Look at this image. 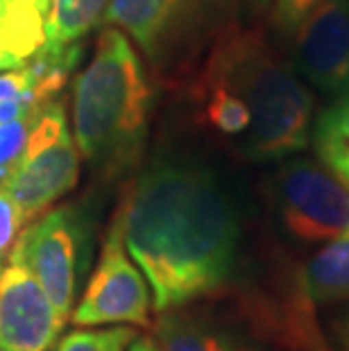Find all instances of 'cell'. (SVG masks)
I'll return each instance as SVG.
<instances>
[{
  "instance_id": "cell-1",
  "label": "cell",
  "mask_w": 349,
  "mask_h": 351,
  "mask_svg": "<svg viewBox=\"0 0 349 351\" xmlns=\"http://www.w3.org/2000/svg\"><path fill=\"white\" fill-rule=\"evenodd\" d=\"M118 222L157 313L218 293L232 279L241 220L209 170L186 161L152 163L130 189Z\"/></svg>"
},
{
  "instance_id": "cell-2",
  "label": "cell",
  "mask_w": 349,
  "mask_h": 351,
  "mask_svg": "<svg viewBox=\"0 0 349 351\" xmlns=\"http://www.w3.org/2000/svg\"><path fill=\"white\" fill-rule=\"evenodd\" d=\"M197 84H220L250 109L243 150L254 161H279L311 143L313 95L261 29L227 25L215 36Z\"/></svg>"
},
{
  "instance_id": "cell-3",
  "label": "cell",
  "mask_w": 349,
  "mask_h": 351,
  "mask_svg": "<svg viewBox=\"0 0 349 351\" xmlns=\"http://www.w3.org/2000/svg\"><path fill=\"white\" fill-rule=\"evenodd\" d=\"M152 86L139 52L121 27L102 29L91 62L73 84V138L105 175L134 163L152 114Z\"/></svg>"
},
{
  "instance_id": "cell-4",
  "label": "cell",
  "mask_w": 349,
  "mask_h": 351,
  "mask_svg": "<svg viewBox=\"0 0 349 351\" xmlns=\"http://www.w3.org/2000/svg\"><path fill=\"white\" fill-rule=\"evenodd\" d=\"M236 0H111L102 23L121 27L159 69L184 62L227 25Z\"/></svg>"
},
{
  "instance_id": "cell-5",
  "label": "cell",
  "mask_w": 349,
  "mask_h": 351,
  "mask_svg": "<svg viewBox=\"0 0 349 351\" xmlns=\"http://www.w3.org/2000/svg\"><path fill=\"white\" fill-rule=\"evenodd\" d=\"M80 150L69 132L62 102H50L36 116L25 150L0 186L19 202L25 222L43 215L57 199L75 189Z\"/></svg>"
},
{
  "instance_id": "cell-6",
  "label": "cell",
  "mask_w": 349,
  "mask_h": 351,
  "mask_svg": "<svg viewBox=\"0 0 349 351\" xmlns=\"http://www.w3.org/2000/svg\"><path fill=\"white\" fill-rule=\"evenodd\" d=\"M272 204L297 243H326L349 229V184L320 161H286L272 177Z\"/></svg>"
},
{
  "instance_id": "cell-7",
  "label": "cell",
  "mask_w": 349,
  "mask_h": 351,
  "mask_svg": "<svg viewBox=\"0 0 349 351\" xmlns=\"http://www.w3.org/2000/svg\"><path fill=\"white\" fill-rule=\"evenodd\" d=\"M71 319L77 326L150 324V286L139 265L132 263V256L125 252L118 218L109 229L100 261L80 304L71 313Z\"/></svg>"
},
{
  "instance_id": "cell-8",
  "label": "cell",
  "mask_w": 349,
  "mask_h": 351,
  "mask_svg": "<svg viewBox=\"0 0 349 351\" xmlns=\"http://www.w3.org/2000/svg\"><path fill=\"white\" fill-rule=\"evenodd\" d=\"M10 256L19 258L36 276L59 319L64 324L69 322L80 258V220L75 211L71 206L48 208L16 238Z\"/></svg>"
},
{
  "instance_id": "cell-9",
  "label": "cell",
  "mask_w": 349,
  "mask_h": 351,
  "mask_svg": "<svg viewBox=\"0 0 349 351\" xmlns=\"http://www.w3.org/2000/svg\"><path fill=\"white\" fill-rule=\"evenodd\" d=\"M295 71L326 98L349 95V0H320L295 32Z\"/></svg>"
},
{
  "instance_id": "cell-10",
  "label": "cell",
  "mask_w": 349,
  "mask_h": 351,
  "mask_svg": "<svg viewBox=\"0 0 349 351\" xmlns=\"http://www.w3.org/2000/svg\"><path fill=\"white\" fill-rule=\"evenodd\" d=\"M64 326L36 276L10 256V265L0 272V347L48 351Z\"/></svg>"
},
{
  "instance_id": "cell-11",
  "label": "cell",
  "mask_w": 349,
  "mask_h": 351,
  "mask_svg": "<svg viewBox=\"0 0 349 351\" xmlns=\"http://www.w3.org/2000/svg\"><path fill=\"white\" fill-rule=\"evenodd\" d=\"M53 0H0V71L21 69L46 46Z\"/></svg>"
},
{
  "instance_id": "cell-12",
  "label": "cell",
  "mask_w": 349,
  "mask_h": 351,
  "mask_svg": "<svg viewBox=\"0 0 349 351\" xmlns=\"http://www.w3.org/2000/svg\"><path fill=\"white\" fill-rule=\"evenodd\" d=\"M300 286L313 306L349 300V229L324 243L300 272Z\"/></svg>"
},
{
  "instance_id": "cell-13",
  "label": "cell",
  "mask_w": 349,
  "mask_h": 351,
  "mask_svg": "<svg viewBox=\"0 0 349 351\" xmlns=\"http://www.w3.org/2000/svg\"><path fill=\"white\" fill-rule=\"evenodd\" d=\"M317 161L349 184V95L336 98L311 127Z\"/></svg>"
},
{
  "instance_id": "cell-14",
  "label": "cell",
  "mask_w": 349,
  "mask_h": 351,
  "mask_svg": "<svg viewBox=\"0 0 349 351\" xmlns=\"http://www.w3.org/2000/svg\"><path fill=\"white\" fill-rule=\"evenodd\" d=\"M111 0H53L48 16V48H66L102 23Z\"/></svg>"
},
{
  "instance_id": "cell-15",
  "label": "cell",
  "mask_w": 349,
  "mask_h": 351,
  "mask_svg": "<svg viewBox=\"0 0 349 351\" xmlns=\"http://www.w3.org/2000/svg\"><path fill=\"white\" fill-rule=\"evenodd\" d=\"M159 351H234L232 338L204 319L166 315L159 322Z\"/></svg>"
},
{
  "instance_id": "cell-16",
  "label": "cell",
  "mask_w": 349,
  "mask_h": 351,
  "mask_svg": "<svg viewBox=\"0 0 349 351\" xmlns=\"http://www.w3.org/2000/svg\"><path fill=\"white\" fill-rule=\"evenodd\" d=\"M197 98L204 102V118L225 136H239L250 127V109L239 95L220 84H195Z\"/></svg>"
},
{
  "instance_id": "cell-17",
  "label": "cell",
  "mask_w": 349,
  "mask_h": 351,
  "mask_svg": "<svg viewBox=\"0 0 349 351\" xmlns=\"http://www.w3.org/2000/svg\"><path fill=\"white\" fill-rule=\"evenodd\" d=\"M136 338V331L130 326L114 328H77L71 331L55 347V351H125Z\"/></svg>"
},
{
  "instance_id": "cell-18",
  "label": "cell",
  "mask_w": 349,
  "mask_h": 351,
  "mask_svg": "<svg viewBox=\"0 0 349 351\" xmlns=\"http://www.w3.org/2000/svg\"><path fill=\"white\" fill-rule=\"evenodd\" d=\"M36 121V116H23L16 121H10L0 125V182L12 173V168L16 166L21 154L25 150L29 130Z\"/></svg>"
},
{
  "instance_id": "cell-19",
  "label": "cell",
  "mask_w": 349,
  "mask_h": 351,
  "mask_svg": "<svg viewBox=\"0 0 349 351\" xmlns=\"http://www.w3.org/2000/svg\"><path fill=\"white\" fill-rule=\"evenodd\" d=\"M25 225L19 202L10 195V191L0 186V265L10 258V254L16 245L19 231Z\"/></svg>"
},
{
  "instance_id": "cell-20",
  "label": "cell",
  "mask_w": 349,
  "mask_h": 351,
  "mask_svg": "<svg viewBox=\"0 0 349 351\" xmlns=\"http://www.w3.org/2000/svg\"><path fill=\"white\" fill-rule=\"evenodd\" d=\"M320 0H272V25L284 36H295Z\"/></svg>"
},
{
  "instance_id": "cell-21",
  "label": "cell",
  "mask_w": 349,
  "mask_h": 351,
  "mask_svg": "<svg viewBox=\"0 0 349 351\" xmlns=\"http://www.w3.org/2000/svg\"><path fill=\"white\" fill-rule=\"evenodd\" d=\"M333 306L326 319V345L331 351H349V300Z\"/></svg>"
},
{
  "instance_id": "cell-22",
  "label": "cell",
  "mask_w": 349,
  "mask_h": 351,
  "mask_svg": "<svg viewBox=\"0 0 349 351\" xmlns=\"http://www.w3.org/2000/svg\"><path fill=\"white\" fill-rule=\"evenodd\" d=\"M34 84V73L29 66H21V69H12L0 75V100L16 98V95L27 93Z\"/></svg>"
},
{
  "instance_id": "cell-23",
  "label": "cell",
  "mask_w": 349,
  "mask_h": 351,
  "mask_svg": "<svg viewBox=\"0 0 349 351\" xmlns=\"http://www.w3.org/2000/svg\"><path fill=\"white\" fill-rule=\"evenodd\" d=\"M128 351H159V345H157V340L150 338V335H143V338L132 340Z\"/></svg>"
},
{
  "instance_id": "cell-24",
  "label": "cell",
  "mask_w": 349,
  "mask_h": 351,
  "mask_svg": "<svg viewBox=\"0 0 349 351\" xmlns=\"http://www.w3.org/2000/svg\"><path fill=\"white\" fill-rule=\"evenodd\" d=\"M0 351H5V349H3V347H0Z\"/></svg>"
}]
</instances>
